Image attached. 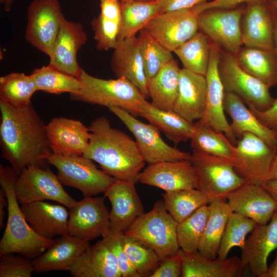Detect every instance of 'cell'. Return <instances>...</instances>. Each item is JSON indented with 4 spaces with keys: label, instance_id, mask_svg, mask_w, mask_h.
Here are the masks:
<instances>
[{
    "label": "cell",
    "instance_id": "cell-56",
    "mask_svg": "<svg viewBox=\"0 0 277 277\" xmlns=\"http://www.w3.org/2000/svg\"><path fill=\"white\" fill-rule=\"evenodd\" d=\"M276 179H277V155L272 163L267 180Z\"/></svg>",
    "mask_w": 277,
    "mask_h": 277
},
{
    "label": "cell",
    "instance_id": "cell-57",
    "mask_svg": "<svg viewBox=\"0 0 277 277\" xmlns=\"http://www.w3.org/2000/svg\"><path fill=\"white\" fill-rule=\"evenodd\" d=\"M13 2V0H3L6 11L8 12L11 10Z\"/></svg>",
    "mask_w": 277,
    "mask_h": 277
},
{
    "label": "cell",
    "instance_id": "cell-37",
    "mask_svg": "<svg viewBox=\"0 0 277 277\" xmlns=\"http://www.w3.org/2000/svg\"><path fill=\"white\" fill-rule=\"evenodd\" d=\"M190 141L193 153L231 159L234 144L223 133L209 126L194 123Z\"/></svg>",
    "mask_w": 277,
    "mask_h": 277
},
{
    "label": "cell",
    "instance_id": "cell-29",
    "mask_svg": "<svg viewBox=\"0 0 277 277\" xmlns=\"http://www.w3.org/2000/svg\"><path fill=\"white\" fill-rule=\"evenodd\" d=\"M224 109L231 117L230 126L236 137L245 133H251L260 137L275 150L276 130L261 122L239 96L225 92Z\"/></svg>",
    "mask_w": 277,
    "mask_h": 277
},
{
    "label": "cell",
    "instance_id": "cell-1",
    "mask_svg": "<svg viewBox=\"0 0 277 277\" xmlns=\"http://www.w3.org/2000/svg\"><path fill=\"white\" fill-rule=\"evenodd\" d=\"M2 156L19 174L34 166L47 167L52 152L45 124L32 103L15 108L0 100Z\"/></svg>",
    "mask_w": 277,
    "mask_h": 277
},
{
    "label": "cell",
    "instance_id": "cell-58",
    "mask_svg": "<svg viewBox=\"0 0 277 277\" xmlns=\"http://www.w3.org/2000/svg\"><path fill=\"white\" fill-rule=\"evenodd\" d=\"M267 1L273 8L277 10V0H267Z\"/></svg>",
    "mask_w": 277,
    "mask_h": 277
},
{
    "label": "cell",
    "instance_id": "cell-54",
    "mask_svg": "<svg viewBox=\"0 0 277 277\" xmlns=\"http://www.w3.org/2000/svg\"><path fill=\"white\" fill-rule=\"evenodd\" d=\"M263 277H277V253Z\"/></svg>",
    "mask_w": 277,
    "mask_h": 277
},
{
    "label": "cell",
    "instance_id": "cell-14",
    "mask_svg": "<svg viewBox=\"0 0 277 277\" xmlns=\"http://www.w3.org/2000/svg\"><path fill=\"white\" fill-rule=\"evenodd\" d=\"M244 7L211 9L198 15L199 29L217 46L235 55L241 49V22Z\"/></svg>",
    "mask_w": 277,
    "mask_h": 277
},
{
    "label": "cell",
    "instance_id": "cell-3",
    "mask_svg": "<svg viewBox=\"0 0 277 277\" xmlns=\"http://www.w3.org/2000/svg\"><path fill=\"white\" fill-rule=\"evenodd\" d=\"M18 175L12 167L0 165V185L8 200V219L0 241V255L17 253L31 260L35 259L49 248L54 239L39 236L27 222L14 191Z\"/></svg>",
    "mask_w": 277,
    "mask_h": 277
},
{
    "label": "cell",
    "instance_id": "cell-22",
    "mask_svg": "<svg viewBox=\"0 0 277 277\" xmlns=\"http://www.w3.org/2000/svg\"><path fill=\"white\" fill-rule=\"evenodd\" d=\"M226 201L233 212L264 225L271 220L277 203L261 185L247 182L231 192Z\"/></svg>",
    "mask_w": 277,
    "mask_h": 277
},
{
    "label": "cell",
    "instance_id": "cell-45",
    "mask_svg": "<svg viewBox=\"0 0 277 277\" xmlns=\"http://www.w3.org/2000/svg\"><path fill=\"white\" fill-rule=\"evenodd\" d=\"M122 243L126 255L141 276H149L161 261L152 248L133 237L124 234Z\"/></svg>",
    "mask_w": 277,
    "mask_h": 277
},
{
    "label": "cell",
    "instance_id": "cell-35",
    "mask_svg": "<svg viewBox=\"0 0 277 277\" xmlns=\"http://www.w3.org/2000/svg\"><path fill=\"white\" fill-rule=\"evenodd\" d=\"M235 55L246 71L269 87L277 85V57L274 51L246 47Z\"/></svg>",
    "mask_w": 277,
    "mask_h": 277
},
{
    "label": "cell",
    "instance_id": "cell-24",
    "mask_svg": "<svg viewBox=\"0 0 277 277\" xmlns=\"http://www.w3.org/2000/svg\"><path fill=\"white\" fill-rule=\"evenodd\" d=\"M207 85L205 76L180 69L177 96L173 111L193 124L205 111Z\"/></svg>",
    "mask_w": 277,
    "mask_h": 277
},
{
    "label": "cell",
    "instance_id": "cell-15",
    "mask_svg": "<svg viewBox=\"0 0 277 277\" xmlns=\"http://www.w3.org/2000/svg\"><path fill=\"white\" fill-rule=\"evenodd\" d=\"M221 52L218 46L211 45L209 65L205 75L207 85L206 107L202 118L196 122L223 133L232 143L235 134L225 116L224 109L225 90L219 72Z\"/></svg>",
    "mask_w": 277,
    "mask_h": 277
},
{
    "label": "cell",
    "instance_id": "cell-55",
    "mask_svg": "<svg viewBox=\"0 0 277 277\" xmlns=\"http://www.w3.org/2000/svg\"><path fill=\"white\" fill-rule=\"evenodd\" d=\"M274 52L277 57V10L273 8Z\"/></svg>",
    "mask_w": 277,
    "mask_h": 277
},
{
    "label": "cell",
    "instance_id": "cell-8",
    "mask_svg": "<svg viewBox=\"0 0 277 277\" xmlns=\"http://www.w3.org/2000/svg\"><path fill=\"white\" fill-rule=\"evenodd\" d=\"M108 108L133 135L139 151L148 165L190 160L191 153L167 144L161 136L159 130L152 124L143 123L123 108L113 106Z\"/></svg>",
    "mask_w": 277,
    "mask_h": 277
},
{
    "label": "cell",
    "instance_id": "cell-11",
    "mask_svg": "<svg viewBox=\"0 0 277 277\" xmlns=\"http://www.w3.org/2000/svg\"><path fill=\"white\" fill-rule=\"evenodd\" d=\"M276 155L275 150L260 137L245 133L234 145L230 160L247 182L261 185L267 180Z\"/></svg>",
    "mask_w": 277,
    "mask_h": 277
},
{
    "label": "cell",
    "instance_id": "cell-48",
    "mask_svg": "<svg viewBox=\"0 0 277 277\" xmlns=\"http://www.w3.org/2000/svg\"><path fill=\"white\" fill-rule=\"evenodd\" d=\"M183 262L181 249L175 254L161 260L150 277H180L182 276Z\"/></svg>",
    "mask_w": 277,
    "mask_h": 277
},
{
    "label": "cell",
    "instance_id": "cell-30",
    "mask_svg": "<svg viewBox=\"0 0 277 277\" xmlns=\"http://www.w3.org/2000/svg\"><path fill=\"white\" fill-rule=\"evenodd\" d=\"M181 251L182 277H242L246 270L240 258L236 256L224 260L212 259L199 251L187 253L181 249Z\"/></svg>",
    "mask_w": 277,
    "mask_h": 277
},
{
    "label": "cell",
    "instance_id": "cell-26",
    "mask_svg": "<svg viewBox=\"0 0 277 277\" xmlns=\"http://www.w3.org/2000/svg\"><path fill=\"white\" fill-rule=\"evenodd\" d=\"M65 207L41 201L22 205L21 208L27 222L36 234L53 239L68 234L69 212Z\"/></svg>",
    "mask_w": 277,
    "mask_h": 277
},
{
    "label": "cell",
    "instance_id": "cell-28",
    "mask_svg": "<svg viewBox=\"0 0 277 277\" xmlns=\"http://www.w3.org/2000/svg\"><path fill=\"white\" fill-rule=\"evenodd\" d=\"M69 272L74 277H121L114 253L102 238L77 259Z\"/></svg>",
    "mask_w": 277,
    "mask_h": 277
},
{
    "label": "cell",
    "instance_id": "cell-51",
    "mask_svg": "<svg viewBox=\"0 0 277 277\" xmlns=\"http://www.w3.org/2000/svg\"><path fill=\"white\" fill-rule=\"evenodd\" d=\"M207 0H157L160 13L191 9Z\"/></svg>",
    "mask_w": 277,
    "mask_h": 277
},
{
    "label": "cell",
    "instance_id": "cell-25",
    "mask_svg": "<svg viewBox=\"0 0 277 277\" xmlns=\"http://www.w3.org/2000/svg\"><path fill=\"white\" fill-rule=\"evenodd\" d=\"M113 50L110 63L113 72L131 83L147 98L148 82L137 37L118 40Z\"/></svg>",
    "mask_w": 277,
    "mask_h": 277
},
{
    "label": "cell",
    "instance_id": "cell-36",
    "mask_svg": "<svg viewBox=\"0 0 277 277\" xmlns=\"http://www.w3.org/2000/svg\"><path fill=\"white\" fill-rule=\"evenodd\" d=\"M121 10L118 40L135 36L152 18L160 13L157 0L122 2Z\"/></svg>",
    "mask_w": 277,
    "mask_h": 277
},
{
    "label": "cell",
    "instance_id": "cell-33",
    "mask_svg": "<svg viewBox=\"0 0 277 277\" xmlns=\"http://www.w3.org/2000/svg\"><path fill=\"white\" fill-rule=\"evenodd\" d=\"M139 116L161 130L175 145L190 139L194 123L188 122L173 111L161 110L146 100L141 107Z\"/></svg>",
    "mask_w": 277,
    "mask_h": 277
},
{
    "label": "cell",
    "instance_id": "cell-50",
    "mask_svg": "<svg viewBox=\"0 0 277 277\" xmlns=\"http://www.w3.org/2000/svg\"><path fill=\"white\" fill-rule=\"evenodd\" d=\"M258 0H213L204 2L193 7L197 14L211 9H229L238 7L244 3H249Z\"/></svg>",
    "mask_w": 277,
    "mask_h": 277
},
{
    "label": "cell",
    "instance_id": "cell-43",
    "mask_svg": "<svg viewBox=\"0 0 277 277\" xmlns=\"http://www.w3.org/2000/svg\"><path fill=\"white\" fill-rule=\"evenodd\" d=\"M256 224L252 220L232 211L223 233L217 258L224 260L232 248H241L247 235L251 232Z\"/></svg>",
    "mask_w": 277,
    "mask_h": 277
},
{
    "label": "cell",
    "instance_id": "cell-2",
    "mask_svg": "<svg viewBox=\"0 0 277 277\" xmlns=\"http://www.w3.org/2000/svg\"><path fill=\"white\" fill-rule=\"evenodd\" d=\"M83 156L98 163L102 170L116 180L137 182L145 166L136 143L123 131L113 128L105 116L95 118Z\"/></svg>",
    "mask_w": 277,
    "mask_h": 277
},
{
    "label": "cell",
    "instance_id": "cell-40",
    "mask_svg": "<svg viewBox=\"0 0 277 277\" xmlns=\"http://www.w3.org/2000/svg\"><path fill=\"white\" fill-rule=\"evenodd\" d=\"M162 195L166 210L177 223L209 203L206 195L196 188L165 191Z\"/></svg>",
    "mask_w": 277,
    "mask_h": 277
},
{
    "label": "cell",
    "instance_id": "cell-41",
    "mask_svg": "<svg viewBox=\"0 0 277 277\" xmlns=\"http://www.w3.org/2000/svg\"><path fill=\"white\" fill-rule=\"evenodd\" d=\"M30 75L37 91L50 94L74 93L82 87L78 78L64 73L49 65L34 69Z\"/></svg>",
    "mask_w": 277,
    "mask_h": 277
},
{
    "label": "cell",
    "instance_id": "cell-34",
    "mask_svg": "<svg viewBox=\"0 0 277 277\" xmlns=\"http://www.w3.org/2000/svg\"><path fill=\"white\" fill-rule=\"evenodd\" d=\"M180 68L172 59L148 82L151 103L158 109L173 111L177 96Z\"/></svg>",
    "mask_w": 277,
    "mask_h": 277
},
{
    "label": "cell",
    "instance_id": "cell-20",
    "mask_svg": "<svg viewBox=\"0 0 277 277\" xmlns=\"http://www.w3.org/2000/svg\"><path fill=\"white\" fill-rule=\"evenodd\" d=\"M241 26L246 47L274 51L273 7L267 0H258L244 8Z\"/></svg>",
    "mask_w": 277,
    "mask_h": 277
},
{
    "label": "cell",
    "instance_id": "cell-59",
    "mask_svg": "<svg viewBox=\"0 0 277 277\" xmlns=\"http://www.w3.org/2000/svg\"><path fill=\"white\" fill-rule=\"evenodd\" d=\"M121 3L122 2H133V1H152L155 0H118Z\"/></svg>",
    "mask_w": 277,
    "mask_h": 277
},
{
    "label": "cell",
    "instance_id": "cell-23",
    "mask_svg": "<svg viewBox=\"0 0 277 277\" xmlns=\"http://www.w3.org/2000/svg\"><path fill=\"white\" fill-rule=\"evenodd\" d=\"M52 152L62 155H83L90 139L89 127L81 121L54 117L46 125Z\"/></svg>",
    "mask_w": 277,
    "mask_h": 277
},
{
    "label": "cell",
    "instance_id": "cell-27",
    "mask_svg": "<svg viewBox=\"0 0 277 277\" xmlns=\"http://www.w3.org/2000/svg\"><path fill=\"white\" fill-rule=\"evenodd\" d=\"M90 246L85 241L69 234L54 239L53 243L32 262L37 273L68 271L81 255Z\"/></svg>",
    "mask_w": 277,
    "mask_h": 277
},
{
    "label": "cell",
    "instance_id": "cell-6",
    "mask_svg": "<svg viewBox=\"0 0 277 277\" xmlns=\"http://www.w3.org/2000/svg\"><path fill=\"white\" fill-rule=\"evenodd\" d=\"M196 175V189L209 202L226 200L228 195L247 182L234 169L231 160L205 153H193L190 160Z\"/></svg>",
    "mask_w": 277,
    "mask_h": 277
},
{
    "label": "cell",
    "instance_id": "cell-46",
    "mask_svg": "<svg viewBox=\"0 0 277 277\" xmlns=\"http://www.w3.org/2000/svg\"><path fill=\"white\" fill-rule=\"evenodd\" d=\"M1 256L0 277H31L32 262L23 255L7 253Z\"/></svg>",
    "mask_w": 277,
    "mask_h": 277
},
{
    "label": "cell",
    "instance_id": "cell-21",
    "mask_svg": "<svg viewBox=\"0 0 277 277\" xmlns=\"http://www.w3.org/2000/svg\"><path fill=\"white\" fill-rule=\"evenodd\" d=\"M137 181L165 191L196 188V172L190 160L148 165L139 173Z\"/></svg>",
    "mask_w": 277,
    "mask_h": 277
},
{
    "label": "cell",
    "instance_id": "cell-52",
    "mask_svg": "<svg viewBox=\"0 0 277 277\" xmlns=\"http://www.w3.org/2000/svg\"><path fill=\"white\" fill-rule=\"evenodd\" d=\"M8 206V200L4 190L0 189V228L4 225V219L6 215L5 208Z\"/></svg>",
    "mask_w": 277,
    "mask_h": 277
},
{
    "label": "cell",
    "instance_id": "cell-16",
    "mask_svg": "<svg viewBox=\"0 0 277 277\" xmlns=\"http://www.w3.org/2000/svg\"><path fill=\"white\" fill-rule=\"evenodd\" d=\"M104 197L84 196L69 208L68 234L90 241L110 228V212Z\"/></svg>",
    "mask_w": 277,
    "mask_h": 277
},
{
    "label": "cell",
    "instance_id": "cell-60",
    "mask_svg": "<svg viewBox=\"0 0 277 277\" xmlns=\"http://www.w3.org/2000/svg\"><path fill=\"white\" fill-rule=\"evenodd\" d=\"M276 130V145H275V152H276V155H277V130Z\"/></svg>",
    "mask_w": 277,
    "mask_h": 277
},
{
    "label": "cell",
    "instance_id": "cell-5",
    "mask_svg": "<svg viewBox=\"0 0 277 277\" xmlns=\"http://www.w3.org/2000/svg\"><path fill=\"white\" fill-rule=\"evenodd\" d=\"M177 222L157 201L150 211L139 216L124 233L152 248L162 260L180 249L176 236Z\"/></svg>",
    "mask_w": 277,
    "mask_h": 277
},
{
    "label": "cell",
    "instance_id": "cell-7",
    "mask_svg": "<svg viewBox=\"0 0 277 277\" xmlns=\"http://www.w3.org/2000/svg\"><path fill=\"white\" fill-rule=\"evenodd\" d=\"M47 160L57 169L62 184L79 190L84 196L104 193L116 180L83 155H62L51 152Z\"/></svg>",
    "mask_w": 277,
    "mask_h": 277
},
{
    "label": "cell",
    "instance_id": "cell-4",
    "mask_svg": "<svg viewBox=\"0 0 277 277\" xmlns=\"http://www.w3.org/2000/svg\"><path fill=\"white\" fill-rule=\"evenodd\" d=\"M78 79L82 87L77 92L70 94L73 101L91 104L123 108L134 116L146 98L131 83L124 78L106 80L93 76L82 69Z\"/></svg>",
    "mask_w": 277,
    "mask_h": 277
},
{
    "label": "cell",
    "instance_id": "cell-32",
    "mask_svg": "<svg viewBox=\"0 0 277 277\" xmlns=\"http://www.w3.org/2000/svg\"><path fill=\"white\" fill-rule=\"evenodd\" d=\"M100 13L91 22L100 51L113 49L117 42L121 19V3L118 0H100Z\"/></svg>",
    "mask_w": 277,
    "mask_h": 277
},
{
    "label": "cell",
    "instance_id": "cell-44",
    "mask_svg": "<svg viewBox=\"0 0 277 277\" xmlns=\"http://www.w3.org/2000/svg\"><path fill=\"white\" fill-rule=\"evenodd\" d=\"M137 38L146 77L148 82L168 62L173 58L167 50L143 30Z\"/></svg>",
    "mask_w": 277,
    "mask_h": 277
},
{
    "label": "cell",
    "instance_id": "cell-42",
    "mask_svg": "<svg viewBox=\"0 0 277 277\" xmlns=\"http://www.w3.org/2000/svg\"><path fill=\"white\" fill-rule=\"evenodd\" d=\"M208 216V205L203 206L183 221L178 223L176 236L180 248L185 252L198 251Z\"/></svg>",
    "mask_w": 277,
    "mask_h": 277
},
{
    "label": "cell",
    "instance_id": "cell-13",
    "mask_svg": "<svg viewBox=\"0 0 277 277\" xmlns=\"http://www.w3.org/2000/svg\"><path fill=\"white\" fill-rule=\"evenodd\" d=\"M198 15L193 8L160 13L142 30L173 52L198 32Z\"/></svg>",
    "mask_w": 277,
    "mask_h": 277
},
{
    "label": "cell",
    "instance_id": "cell-38",
    "mask_svg": "<svg viewBox=\"0 0 277 277\" xmlns=\"http://www.w3.org/2000/svg\"><path fill=\"white\" fill-rule=\"evenodd\" d=\"M207 38L203 32H197L173 51L182 63L183 68L205 76L211 49Z\"/></svg>",
    "mask_w": 277,
    "mask_h": 277
},
{
    "label": "cell",
    "instance_id": "cell-12",
    "mask_svg": "<svg viewBox=\"0 0 277 277\" xmlns=\"http://www.w3.org/2000/svg\"><path fill=\"white\" fill-rule=\"evenodd\" d=\"M64 17L58 0H33L27 8L26 41L49 57Z\"/></svg>",
    "mask_w": 277,
    "mask_h": 277
},
{
    "label": "cell",
    "instance_id": "cell-9",
    "mask_svg": "<svg viewBox=\"0 0 277 277\" xmlns=\"http://www.w3.org/2000/svg\"><path fill=\"white\" fill-rule=\"evenodd\" d=\"M219 72L225 92L237 95L248 107L264 110L272 104L270 87L243 69L234 54H221Z\"/></svg>",
    "mask_w": 277,
    "mask_h": 277
},
{
    "label": "cell",
    "instance_id": "cell-17",
    "mask_svg": "<svg viewBox=\"0 0 277 277\" xmlns=\"http://www.w3.org/2000/svg\"><path fill=\"white\" fill-rule=\"evenodd\" d=\"M240 249L243 267L253 276L263 277L269 255L277 249V209L268 223L256 225Z\"/></svg>",
    "mask_w": 277,
    "mask_h": 277
},
{
    "label": "cell",
    "instance_id": "cell-10",
    "mask_svg": "<svg viewBox=\"0 0 277 277\" xmlns=\"http://www.w3.org/2000/svg\"><path fill=\"white\" fill-rule=\"evenodd\" d=\"M14 191L21 205L51 200L69 209L76 202L64 190L57 175L48 167L32 166L24 169L15 180Z\"/></svg>",
    "mask_w": 277,
    "mask_h": 277
},
{
    "label": "cell",
    "instance_id": "cell-31",
    "mask_svg": "<svg viewBox=\"0 0 277 277\" xmlns=\"http://www.w3.org/2000/svg\"><path fill=\"white\" fill-rule=\"evenodd\" d=\"M208 216L198 251L209 258H217L221 241L228 218L232 211L227 201L216 199L208 205Z\"/></svg>",
    "mask_w": 277,
    "mask_h": 277
},
{
    "label": "cell",
    "instance_id": "cell-49",
    "mask_svg": "<svg viewBox=\"0 0 277 277\" xmlns=\"http://www.w3.org/2000/svg\"><path fill=\"white\" fill-rule=\"evenodd\" d=\"M256 117L267 127L277 130V99L275 98L272 104L267 109L260 110L248 107Z\"/></svg>",
    "mask_w": 277,
    "mask_h": 277
},
{
    "label": "cell",
    "instance_id": "cell-53",
    "mask_svg": "<svg viewBox=\"0 0 277 277\" xmlns=\"http://www.w3.org/2000/svg\"><path fill=\"white\" fill-rule=\"evenodd\" d=\"M261 185L269 192L277 203V179L267 180Z\"/></svg>",
    "mask_w": 277,
    "mask_h": 277
},
{
    "label": "cell",
    "instance_id": "cell-19",
    "mask_svg": "<svg viewBox=\"0 0 277 277\" xmlns=\"http://www.w3.org/2000/svg\"><path fill=\"white\" fill-rule=\"evenodd\" d=\"M87 39V34L81 23L64 17L49 56V65L78 78L82 68L77 62V52Z\"/></svg>",
    "mask_w": 277,
    "mask_h": 277
},
{
    "label": "cell",
    "instance_id": "cell-47",
    "mask_svg": "<svg viewBox=\"0 0 277 277\" xmlns=\"http://www.w3.org/2000/svg\"><path fill=\"white\" fill-rule=\"evenodd\" d=\"M123 234L114 232L109 228L102 236V238L106 241L114 253L122 277H141L124 251L122 243Z\"/></svg>",
    "mask_w": 277,
    "mask_h": 277
},
{
    "label": "cell",
    "instance_id": "cell-18",
    "mask_svg": "<svg viewBox=\"0 0 277 277\" xmlns=\"http://www.w3.org/2000/svg\"><path fill=\"white\" fill-rule=\"evenodd\" d=\"M133 181L116 180L104 193L111 204L110 229L124 234L144 213L143 203Z\"/></svg>",
    "mask_w": 277,
    "mask_h": 277
},
{
    "label": "cell",
    "instance_id": "cell-39",
    "mask_svg": "<svg viewBox=\"0 0 277 277\" xmlns=\"http://www.w3.org/2000/svg\"><path fill=\"white\" fill-rule=\"evenodd\" d=\"M37 91L33 78L22 72H12L0 78V100L15 108L31 104Z\"/></svg>",
    "mask_w": 277,
    "mask_h": 277
}]
</instances>
